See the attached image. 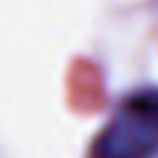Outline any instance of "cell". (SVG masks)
Here are the masks:
<instances>
[{"label":"cell","mask_w":158,"mask_h":158,"mask_svg":"<svg viewBox=\"0 0 158 158\" xmlns=\"http://www.w3.org/2000/svg\"><path fill=\"white\" fill-rule=\"evenodd\" d=\"M126 109H131L133 114H138L141 118H146L148 123H153L158 128V89H148V91H138L131 99H126L123 104Z\"/></svg>","instance_id":"2"},{"label":"cell","mask_w":158,"mask_h":158,"mask_svg":"<svg viewBox=\"0 0 158 158\" xmlns=\"http://www.w3.org/2000/svg\"><path fill=\"white\" fill-rule=\"evenodd\" d=\"M158 156V128L121 106L118 114L96 136L91 158H156Z\"/></svg>","instance_id":"1"}]
</instances>
